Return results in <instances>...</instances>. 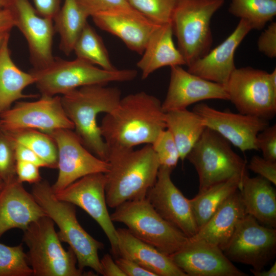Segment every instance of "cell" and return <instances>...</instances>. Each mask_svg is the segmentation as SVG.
Masks as SVG:
<instances>
[{"instance_id": "cell-1", "label": "cell", "mask_w": 276, "mask_h": 276, "mask_svg": "<svg viewBox=\"0 0 276 276\" xmlns=\"http://www.w3.org/2000/svg\"><path fill=\"white\" fill-rule=\"evenodd\" d=\"M165 114L159 100L144 91L121 98L99 126L108 155L139 145L151 144L166 129Z\"/></svg>"}, {"instance_id": "cell-2", "label": "cell", "mask_w": 276, "mask_h": 276, "mask_svg": "<svg viewBox=\"0 0 276 276\" xmlns=\"http://www.w3.org/2000/svg\"><path fill=\"white\" fill-rule=\"evenodd\" d=\"M121 90L105 85L81 87L61 96L68 118L74 125V132L84 146L99 158L107 162L108 150L97 123L98 116L108 113L118 105Z\"/></svg>"}, {"instance_id": "cell-3", "label": "cell", "mask_w": 276, "mask_h": 276, "mask_svg": "<svg viewBox=\"0 0 276 276\" xmlns=\"http://www.w3.org/2000/svg\"><path fill=\"white\" fill-rule=\"evenodd\" d=\"M105 176L107 204L116 208L130 200L145 198L154 185L160 167L151 145L109 154Z\"/></svg>"}, {"instance_id": "cell-4", "label": "cell", "mask_w": 276, "mask_h": 276, "mask_svg": "<svg viewBox=\"0 0 276 276\" xmlns=\"http://www.w3.org/2000/svg\"><path fill=\"white\" fill-rule=\"evenodd\" d=\"M31 193L46 215L58 227V237L74 251L78 268L84 270L90 267L102 275L98 251L104 245L81 226L77 218L75 205L57 199L45 180L33 184Z\"/></svg>"}, {"instance_id": "cell-5", "label": "cell", "mask_w": 276, "mask_h": 276, "mask_svg": "<svg viewBox=\"0 0 276 276\" xmlns=\"http://www.w3.org/2000/svg\"><path fill=\"white\" fill-rule=\"evenodd\" d=\"M29 72L41 95L48 96L63 95L85 86L129 81L137 75L135 70L108 71L78 58L73 60L55 58L48 65L33 68Z\"/></svg>"}, {"instance_id": "cell-6", "label": "cell", "mask_w": 276, "mask_h": 276, "mask_svg": "<svg viewBox=\"0 0 276 276\" xmlns=\"http://www.w3.org/2000/svg\"><path fill=\"white\" fill-rule=\"evenodd\" d=\"M23 242L29 248L27 260L35 276H81L93 275L77 266L76 257L69 247L61 243L54 222L43 216L31 223L24 231Z\"/></svg>"}, {"instance_id": "cell-7", "label": "cell", "mask_w": 276, "mask_h": 276, "mask_svg": "<svg viewBox=\"0 0 276 276\" xmlns=\"http://www.w3.org/2000/svg\"><path fill=\"white\" fill-rule=\"evenodd\" d=\"M110 215L113 222L124 224L140 240L171 255L188 242L189 237L164 219L145 197L126 201Z\"/></svg>"}, {"instance_id": "cell-8", "label": "cell", "mask_w": 276, "mask_h": 276, "mask_svg": "<svg viewBox=\"0 0 276 276\" xmlns=\"http://www.w3.org/2000/svg\"><path fill=\"white\" fill-rule=\"evenodd\" d=\"M224 0H179L171 18L178 49L189 66L211 50V20Z\"/></svg>"}, {"instance_id": "cell-9", "label": "cell", "mask_w": 276, "mask_h": 276, "mask_svg": "<svg viewBox=\"0 0 276 276\" xmlns=\"http://www.w3.org/2000/svg\"><path fill=\"white\" fill-rule=\"evenodd\" d=\"M186 158L198 174V191L233 178L242 182L248 175L245 160L233 150L227 140L208 128Z\"/></svg>"}, {"instance_id": "cell-10", "label": "cell", "mask_w": 276, "mask_h": 276, "mask_svg": "<svg viewBox=\"0 0 276 276\" xmlns=\"http://www.w3.org/2000/svg\"><path fill=\"white\" fill-rule=\"evenodd\" d=\"M239 113L268 120L276 113V88L266 71L250 66L236 68L225 86Z\"/></svg>"}, {"instance_id": "cell-11", "label": "cell", "mask_w": 276, "mask_h": 276, "mask_svg": "<svg viewBox=\"0 0 276 276\" xmlns=\"http://www.w3.org/2000/svg\"><path fill=\"white\" fill-rule=\"evenodd\" d=\"M222 250L232 262L262 270L275 255L276 229L245 214Z\"/></svg>"}, {"instance_id": "cell-12", "label": "cell", "mask_w": 276, "mask_h": 276, "mask_svg": "<svg viewBox=\"0 0 276 276\" xmlns=\"http://www.w3.org/2000/svg\"><path fill=\"white\" fill-rule=\"evenodd\" d=\"M0 128L6 132L30 129L49 133L74 127L65 113L61 96L41 95L35 101H16L1 113Z\"/></svg>"}, {"instance_id": "cell-13", "label": "cell", "mask_w": 276, "mask_h": 276, "mask_svg": "<svg viewBox=\"0 0 276 276\" xmlns=\"http://www.w3.org/2000/svg\"><path fill=\"white\" fill-rule=\"evenodd\" d=\"M47 134L54 140L58 151V174L51 186L55 193L83 176L108 171L109 163L85 148L74 130L59 129Z\"/></svg>"}, {"instance_id": "cell-14", "label": "cell", "mask_w": 276, "mask_h": 276, "mask_svg": "<svg viewBox=\"0 0 276 276\" xmlns=\"http://www.w3.org/2000/svg\"><path fill=\"white\" fill-rule=\"evenodd\" d=\"M105 188V174L97 173L83 176L54 193L59 200L81 208L98 223L116 258L119 256L117 232L107 208Z\"/></svg>"}, {"instance_id": "cell-15", "label": "cell", "mask_w": 276, "mask_h": 276, "mask_svg": "<svg viewBox=\"0 0 276 276\" xmlns=\"http://www.w3.org/2000/svg\"><path fill=\"white\" fill-rule=\"evenodd\" d=\"M193 111L201 117L206 128L218 133L242 152L258 150L257 136L269 126L267 120L220 111L204 103L196 105Z\"/></svg>"}, {"instance_id": "cell-16", "label": "cell", "mask_w": 276, "mask_h": 276, "mask_svg": "<svg viewBox=\"0 0 276 276\" xmlns=\"http://www.w3.org/2000/svg\"><path fill=\"white\" fill-rule=\"evenodd\" d=\"M16 27L25 37L34 68L45 67L54 59L53 20L40 16L30 0H12L9 7Z\"/></svg>"}, {"instance_id": "cell-17", "label": "cell", "mask_w": 276, "mask_h": 276, "mask_svg": "<svg viewBox=\"0 0 276 276\" xmlns=\"http://www.w3.org/2000/svg\"><path fill=\"white\" fill-rule=\"evenodd\" d=\"M172 169L160 166L154 185L146 198L166 221L189 238L198 231L190 199L187 198L172 180Z\"/></svg>"}, {"instance_id": "cell-18", "label": "cell", "mask_w": 276, "mask_h": 276, "mask_svg": "<svg viewBox=\"0 0 276 276\" xmlns=\"http://www.w3.org/2000/svg\"><path fill=\"white\" fill-rule=\"evenodd\" d=\"M175 265L187 276H246L218 246L191 241L170 255Z\"/></svg>"}, {"instance_id": "cell-19", "label": "cell", "mask_w": 276, "mask_h": 276, "mask_svg": "<svg viewBox=\"0 0 276 276\" xmlns=\"http://www.w3.org/2000/svg\"><path fill=\"white\" fill-rule=\"evenodd\" d=\"M170 78L163 111L186 109L194 103L210 99L228 100L224 86L209 81L182 68L170 67Z\"/></svg>"}, {"instance_id": "cell-20", "label": "cell", "mask_w": 276, "mask_h": 276, "mask_svg": "<svg viewBox=\"0 0 276 276\" xmlns=\"http://www.w3.org/2000/svg\"><path fill=\"white\" fill-rule=\"evenodd\" d=\"M91 17L99 28L118 37L129 49L140 54L158 25L134 8L102 12Z\"/></svg>"}, {"instance_id": "cell-21", "label": "cell", "mask_w": 276, "mask_h": 276, "mask_svg": "<svg viewBox=\"0 0 276 276\" xmlns=\"http://www.w3.org/2000/svg\"><path fill=\"white\" fill-rule=\"evenodd\" d=\"M251 30L248 22L240 19L233 32L205 56L188 66V71L225 86L236 68L234 62L236 50Z\"/></svg>"}, {"instance_id": "cell-22", "label": "cell", "mask_w": 276, "mask_h": 276, "mask_svg": "<svg viewBox=\"0 0 276 276\" xmlns=\"http://www.w3.org/2000/svg\"><path fill=\"white\" fill-rule=\"evenodd\" d=\"M47 216L32 193L17 177L7 181L0 190V238L12 228L24 231L32 222Z\"/></svg>"}, {"instance_id": "cell-23", "label": "cell", "mask_w": 276, "mask_h": 276, "mask_svg": "<svg viewBox=\"0 0 276 276\" xmlns=\"http://www.w3.org/2000/svg\"><path fill=\"white\" fill-rule=\"evenodd\" d=\"M245 214L240 190H238L189 239L216 245L223 250Z\"/></svg>"}, {"instance_id": "cell-24", "label": "cell", "mask_w": 276, "mask_h": 276, "mask_svg": "<svg viewBox=\"0 0 276 276\" xmlns=\"http://www.w3.org/2000/svg\"><path fill=\"white\" fill-rule=\"evenodd\" d=\"M119 256L130 259L156 276H187L167 255L137 239L127 228L117 229Z\"/></svg>"}, {"instance_id": "cell-25", "label": "cell", "mask_w": 276, "mask_h": 276, "mask_svg": "<svg viewBox=\"0 0 276 276\" xmlns=\"http://www.w3.org/2000/svg\"><path fill=\"white\" fill-rule=\"evenodd\" d=\"M171 22L158 25L151 34L142 57L136 65L142 72V79L163 67L186 65L185 59L174 44Z\"/></svg>"}, {"instance_id": "cell-26", "label": "cell", "mask_w": 276, "mask_h": 276, "mask_svg": "<svg viewBox=\"0 0 276 276\" xmlns=\"http://www.w3.org/2000/svg\"><path fill=\"white\" fill-rule=\"evenodd\" d=\"M240 190L246 214L268 227H276V192L271 183L259 176L243 178Z\"/></svg>"}, {"instance_id": "cell-27", "label": "cell", "mask_w": 276, "mask_h": 276, "mask_svg": "<svg viewBox=\"0 0 276 276\" xmlns=\"http://www.w3.org/2000/svg\"><path fill=\"white\" fill-rule=\"evenodd\" d=\"M9 37L10 35L0 49V114L18 100L36 96L23 93L27 86L35 83V78L13 61L9 48Z\"/></svg>"}, {"instance_id": "cell-28", "label": "cell", "mask_w": 276, "mask_h": 276, "mask_svg": "<svg viewBox=\"0 0 276 276\" xmlns=\"http://www.w3.org/2000/svg\"><path fill=\"white\" fill-rule=\"evenodd\" d=\"M166 129L172 134L180 159L185 160L206 128L201 117L186 109L165 112Z\"/></svg>"}, {"instance_id": "cell-29", "label": "cell", "mask_w": 276, "mask_h": 276, "mask_svg": "<svg viewBox=\"0 0 276 276\" xmlns=\"http://www.w3.org/2000/svg\"><path fill=\"white\" fill-rule=\"evenodd\" d=\"M241 183L242 180L240 178H233L198 191L194 197L190 199L198 229L210 219L232 194L240 189Z\"/></svg>"}, {"instance_id": "cell-30", "label": "cell", "mask_w": 276, "mask_h": 276, "mask_svg": "<svg viewBox=\"0 0 276 276\" xmlns=\"http://www.w3.org/2000/svg\"><path fill=\"white\" fill-rule=\"evenodd\" d=\"M88 17L76 0H64L53 18L55 31L60 36V49L67 56L73 52Z\"/></svg>"}, {"instance_id": "cell-31", "label": "cell", "mask_w": 276, "mask_h": 276, "mask_svg": "<svg viewBox=\"0 0 276 276\" xmlns=\"http://www.w3.org/2000/svg\"><path fill=\"white\" fill-rule=\"evenodd\" d=\"M73 52L76 58L97 65L104 70L117 69L110 61L102 38L88 22L77 40Z\"/></svg>"}, {"instance_id": "cell-32", "label": "cell", "mask_w": 276, "mask_h": 276, "mask_svg": "<svg viewBox=\"0 0 276 276\" xmlns=\"http://www.w3.org/2000/svg\"><path fill=\"white\" fill-rule=\"evenodd\" d=\"M5 132L14 142L33 151L45 163L48 168H57V148L54 140L49 134L30 129Z\"/></svg>"}, {"instance_id": "cell-33", "label": "cell", "mask_w": 276, "mask_h": 276, "mask_svg": "<svg viewBox=\"0 0 276 276\" xmlns=\"http://www.w3.org/2000/svg\"><path fill=\"white\" fill-rule=\"evenodd\" d=\"M228 12L260 30L276 15V0H231Z\"/></svg>"}, {"instance_id": "cell-34", "label": "cell", "mask_w": 276, "mask_h": 276, "mask_svg": "<svg viewBox=\"0 0 276 276\" xmlns=\"http://www.w3.org/2000/svg\"><path fill=\"white\" fill-rule=\"evenodd\" d=\"M33 271L22 244L10 246L0 243V276H30Z\"/></svg>"}, {"instance_id": "cell-35", "label": "cell", "mask_w": 276, "mask_h": 276, "mask_svg": "<svg viewBox=\"0 0 276 276\" xmlns=\"http://www.w3.org/2000/svg\"><path fill=\"white\" fill-rule=\"evenodd\" d=\"M179 0H128L131 6L153 22H171Z\"/></svg>"}, {"instance_id": "cell-36", "label": "cell", "mask_w": 276, "mask_h": 276, "mask_svg": "<svg viewBox=\"0 0 276 276\" xmlns=\"http://www.w3.org/2000/svg\"><path fill=\"white\" fill-rule=\"evenodd\" d=\"M160 166L173 170L180 159L179 153L171 132L167 129L162 130L151 144Z\"/></svg>"}, {"instance_id": "cell-37", "label": "cell", "mask_w": 276, "mask_h": 276, "mask_svg": "<svg viewBox=\"0 0 276 276\" xmlns=\"http://www.w3.org/2000/svg\"><path fill=\"white\" fill-rule=\"evenodd\" d=\"M16 162L14 141L0 129V178L4 182L16 177Z\"/></svg>"}, {"instance_id": "cell-38", "label": "cell", "mask_w": 276, "mask_h": 276, "mask_svg": "<svg viewBox=\"0 0 276 276\" xmlns=\"http://www.w3.org/2000/svg\"><path fill=\"white\" fill-rule=\"evenodd\" d=\"M89 17L102 12L133 8L128 0H76Z\"/></svg>"}, {"instance_id": "cell-39", "label": "cell", "mask_w": 276, "mask_h": 276, "mask_svg": "<svg viewBox=\"0 0 276 276\" xmlns=\"http://www.w3.org/2000/svg\"><path fill=\"white\" fill-rule=\"evenodd\" d=\"M258 150H261L263 157L276 162V125L268 126L259 132L256 139Z\"/></svg>"}, {"instance_id": "cell-40", "label": "cell", "mask_w": 276, "mask_h": 276, "mask_svg": "<svg viewBox=\"0 0 276 276\" xmlns=\"http://www.w3.org/2000/svg\"><path fill=\"white\" fill-rule=\"evenodd\" d=\"M247 168L272 184L276 185V162H272L258 155H254Z\"/></svg>"}, {"instance_id": "cell-41", "label": "cell", "mask_w": 276, "mask_h": 276, "mask_svg": "<svg viewBox=\"0 0 276 276\" xmlns=\"http://www.w3.org/2000/svg\"><path fill=\"white\" fill-rule=\"evenodd\" d=\"M259 51L267 57H276V22H272L261 33L257 41Z\"/></svg>"}, {"instance_id": "cell-42", "label": "cell", "mask_w": 276, "mask_h": 276, "mask_svg": "<svg viewBox=\"0 0 276 276\" xmlns=\"http://www.w3.org/2000/svg\"><path fill=\"white\" fill-rule=\"evenodd\" d=\"M40 167L29 162L17 160L15 166V172L18 180L21 182H27L35 184L42 180Z\"/></svg>"}, {"instance_id": "cell-43", "label": "cell", "mask_w": 276, "mask_h": 276, "mask_svg": "<svg viewBox=\"0 0 276 276\" xmlns=\"http://www.w3.org/2000/svg\"><path fill=\"white\" fill-rule=\"evenodd\" d=\"M115 262L125 276H156L152 271L130 259L118 257Z\"/></svg>"}, {"instance_id": "cell-44", "label": "cell", "mask_w": 276, "mask_h": 276, "mask_svg": "<svg viewBox=\"0 0 276 276\" xmlns=\"http://www.w3.org/2000/svg\"><path fill=\"white\" fill-rule=\"evenodd\" d=\"M33 2L38 14L53 20L61 7V0H33Z\"/></svg>"}, {"instance_id": "cell-45", "label": "cell", "mask_w": 276, "mask_h": 276, "mask_svg": "<svg viewBox=\"0 0 276 276\" xmlns=\"http://www.w3.org/2000/svg\"><path fill=\"white\" fill-rule=\"evenodd\" d=\"M14 143L16 161L20 160L29 162L38 166L40 168H48L45 163L31 149L14 141Z\"/></svg>"}, {"instance_id": "cell-46", "label": "cell", "mask_w": 276, "mask_h": 276, "mask_svg": "<svg viewBox=\"0 0 276 276\" xmlns=\"http://www.w3.org/2000/svg\"><path fill=\"white\" fill-rule=\"evenodd\" d=\"M102 275L104 276H125L111 256L108 254L104 255L100 260Z\"/></svg>"}, {"instance_id": "cell-47", "label": "cell", "mask_w": 276, "mask_h": 276, "mask_svg": "<svg viewBox=\"0 0 276 276\" xmlns=\"http://www.w3.org/2000/svg\"><path fill=\"white\" fill-rule=\"evenodd\" d=\"M13 27L14 18L10 8L0 9V34L9 33Z\"/></svg>"}, {"instance_id": "cell-48", "label": "cell", "mask_w": 276, "mask_h": 276, "mask_svg": "<svg viewBox=\"0 0 276 276\" xmlns=\"http://www.w3.org/2000/svg\"><path fill=\"white\" fill-rule=\"evenodd\" d=\"M250 272L255 276H275L276 275V262H274L270 269L267 270L263 269L255 270L250 269Z\"/></svg>"}, {"instance_id": "cell-49", "label": "cell", "mask_w": 276, "mask_h": 276, "mask_svg": "<svg viewBox=\"0 0 276 276\" xmlns=\"http://www.w3.org/2000/svg\"><path fill=\"white\" fill-rule=\"evenodd\" d=\"M12 0H0V9L9 8Z\"/></svg>"}, {"instance_id": "cell-50", "label": "cell", "mask_w": 276, "mask_h": 276, "mask_svg": "<svg viewBox=\"0 0 276 276\" xmlns=\"http://www.w3.org/2000/svg\"><path fill=\"white\" fill-rule=\"evenodd\" d=\"M9 35H10L9 33H6L0 34V49L1 48L6 38Z\"/></svg>"}, {"instance_id": "cell-51", "label": "cell", "mask_w": 276, "mask_h": 276, "mask_svg": "<svg viewBox=\"0 0 276 276\" xmlns=\"http://www.w3.org/2000/svg\"><path fill=\"white\" fill-rule=\"evenodd\" d=\"M4 185V181L0 178V190L2 188Z\"/></svg>"}, {"instance_id": "cell-52", "label": "cell", "mask_w": 276, "mask_h": 276, "mask_svg": "<svg viewBox=\"0 0 276 276\" xmlns=\"http://www.w3.org/2000/svg\"><path fill=\"white\" fill-rule=\"evenodd\" d=\"M0 129H1V128H0Z\"/></svg>"}]
</instances>
